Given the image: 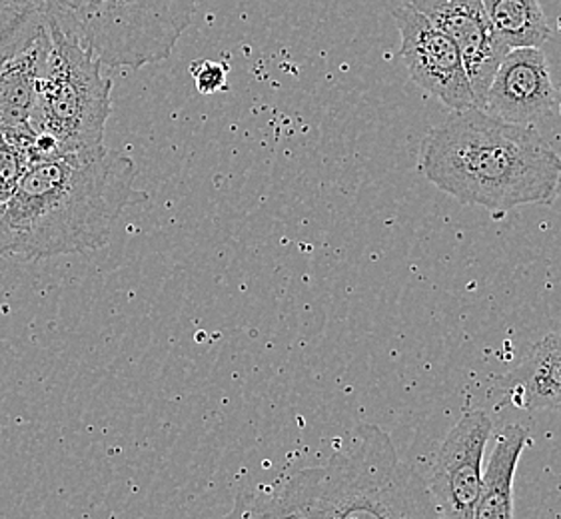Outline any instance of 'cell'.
<instances>
[{
    "mask_svg": "<svg viewBox=\"0 0 561 519\" xmlns=\"http://www.w3.org/2000/svg\"><path fill=\"white\" fill-rule=\"evenodd\" d=\"M135 162L111 148L34 162L4 208L7 256L43 260L106 246L135 200Z\"/></svg>",
    "mask_w": 561,
    "mask_h": 519,
    "instance_id": "1",
    "label": "cell"
},
{
    "mask_svg": "<svg viewBox=\"0 0 561 519\" xmlns=\"http://www.w3.org/2000/svg\"><path fill=\"white\" fill-rule=\"evenodd\" d=\"M420 170L442 193L492 215L556 203L561 157L534 126L505 123L473 106L451 111L420 147Z\"/></svg>",
    "mask_w": 561,
    "mask_h": 519,
    "instance_id": "2",
    "label": "cell"
},
{
    "mask_svg": "<svg viewBox=\"0 0 561 519\" xmlns=\"http://www.w3.org/2000/svg\"><path fill=\"white\" fill-rule=\"evenodd\" d=\"M272 494L300 519H444L426 480L371 424L352 429L328 462L304 468Z\"/></svg>",
    "mask_w": 561,
    "mask_h": 519,
    "instance_id": "3",
    "label": "cell"
},
{
    "mask_svg": "<svg viewBox=\"0 0 561 519\" xmlns=\"http://www.w3.org/2000/svg\"><path fill=\"white\" fill-rule=\"evenodd\" d=\"M196 0H68L60 28L102 68L138 70L169 60Z\"/></svg>",
    "mask_w": 561,
    "mask_h": 519,
    "instance_id": "4",
    "label": "cell"
},
{
    "mask_svg": "<svg viewBox=\"0 0 561 519\" xmlns=\"http://www.w3.org/2000/svg\"><path fill=\"white\" fill-rule=\"evenodd\" d=\"M113 82L102 77V65L65 33L50 26V48L38 84L31 128L48 135L58 157L94 154L104 147V130L113 113Z\"/></svg>",
    "mask_w": 561,
    "mask_h": 519,
    "instance_id": "5",
    "label": "cell"
},
{
    "mask_svg": "<svg viewBox=\"0 0 561 519\" xmlns=\"http://www.w3.org/2000/svg\"><path fill=\"white\" fill-rule=\"evenodd\" d=\"M390 12L402 38L400 57L415 86L438 99L449 111L473 108L476 99L463 58L448 34L405 0H390Z\"/></svg>",
    "mask_w": 561,
    "mask_h": 519,
    "instance_id": "6",
    "label": "cell"
},
{
    "mask_svg": "<svg viewBox=\"0 0 561 519\" xmlns=\"http://www.w3.org/2000/svg\"><path fill=\"white\" fill-rule=\"evenodd\" d=\"M494 424L482 410L461 416L439 446L430 492L444 519H472L482 489L485 446Z\"/></svg>",
    "mask_w": 561,
    "mask_h": 519,
    "instance_id": "7",
    "label": "cell"
},
{
    "mask_svg": "<svg viewBox=\"0 0 561 519\" xmlns=\"http://www.w3.org/2000/svg\"><path fill=\"white\" fill-rule=\"evenodd\" d=\"M458 46L476 106L482 108L497 68L510 53L494 33L482 0H405Z\"/></svg>",
    "mask_w": 561,
    "mask_h": 519,
    "instance_id": "8",
    "label": "cell"
},
{
    "mask_svg": "<svg viewBox=\"0 0 561 519\" xmlns=\"http://www.w3.org/2000/svg\"><path fill=\"white\" fill-rule=\"evenodd\" d=\"M558 92L541 48H514L505 55L488 89L482 111L505 123L534 126L548 118Z\"/></svg>",
    "mask_w": 561,
    "mask_h": 519,
    "instance_id": "9",
    "label": "cell"
},
{
    "mask_svg": "<svg viewBox=\"0 0 561 519\" xmlns=\"http://www.w3.org/2000/svg\"><path fill=\"white\" fill-rule=\"evenodd\" d=\"M488 400L495 410H561V332L539 339L510 372L494 378Z\"/></svg>",
    "mask_w": 561,
    "mask_h": 519,
    "instance_id": "10",
    "label": "cell"
},
{
    "mask_svg": "<svg viewBox=\"0 0 561 519\" xmlns=\"http://www.w3.org/2000/svg\"><path fill=\"white\" fill-rule=\"evenodd\" d=\"M50 48V33L34 45L0 58V126L16 128L31 125L38 84Z\"/></svg>",
    "mask_w": 561,
    "mask_h": 519,
    "instance_id": "11",
    "label": "cell"
},
{
    "mask_svg": "<svg viewBox=\"0 0 561 519\" xmlns=\"http://www.w3.org/2000/svg\"><path fill=\"white\" fill-rule=\"evenodd\" d=\"M526 443V428L507 426L502 429L483 474L472 519H514V477Z\"/></svg>",
    "mask_w": 561,
    "mask_h": 519,
    "instance_id": "12",
    "label": "cell"
},
{
    "mask_svg": "<svg viewBox=\"0 0 561 519\" xmlns=\"http://www.w3.org/2000/svg\"><path fill=\"white\" fill-rule=\"evenodd\" d=\"M68 0H0V58L11 57L62 23Z\"/></svg>",
    "mask_w": 561,
    "mask_h": 519,
    "instance_id": "13",
    "label": "cell"
},
{
    "mask_svg": "<svg viewBox=\"0 0 561 519\" xmlns=\"http://www.w3.org/2000/svg\"><path fill=\"white\" fill-rule=\"evenodd\" d=\"M490 24L507 50L541 48L550 41L539 0H482Z\"/></svg>",
    "mask_w": 561,
    "mask_h": 519,
    "instance_id": "14",
    "label": "cell"
},
{
    "mask_svg": "<svg viewBox=\"0 0 561 519\" xmlns=\"http://www.w3.org/2000/svg\"><path fill=\"white\" fill-rule=\"evenodd\" d=\"M222 519H300L282 508L272 492L244 494L237 499L234 509Z\"/></svg>",
    "mask_w": 561,
    "mask_h": 519,
    "instance_id": "15",
    "label": "cell"
},
{
    "mask_svg": "<svg viewBox=\"0 0 561 519\" xmlns=\"http://www.w3.org/2000/svg\"><path fill=\"white\" fill-rule=\"evenodd\" d=\"M226 74H228V68L216 60H194L191 65V77L198 92L203 94L225 91Z\"/></svg>",
    "mask_w": 561,
    "mask_h": 519,
    "instance_id": "16",
    "label": "cell"
}]
</instances>
